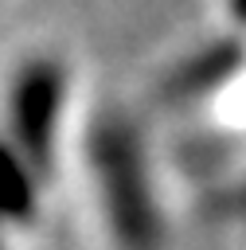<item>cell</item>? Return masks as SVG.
I'll return each mask as SVG.
<instances>
[{"instance_id":"obj_2","label":"cell","mask_w":246,"mask_h":250,"mask_svg":"<svg viewBox=\"0 0 246 250\" xmlns=\"http://www.w3.org/2000/svg\"><path fill=\"white\" fill-rule=\"evenodd\" d=\"M121 121H102L94 141V164H98V203L109 223V230L129 242L133 250L156 246V211H148L144 172L137 160V148Z\"/></svg>"},{"instance_id":"obj_1","label":"cell","mask_w":246,"mask_h":250,"mask_svg":"<svg viewBox=\"0 0 246 250\" xmlns=\"http://www.w3.org/2000/svg\"><path fill=\"white\" fill-rule=\"evenodd\" d=\"M62 105H66V70L62 62L35 55L23 59L20 70L8 82V102H4V137L8 145L35 168V176H51L55 152H59V125H62Z\"/></svg>"},{"instance_id":"obj_3","label":"cell","mask_w":246,"mask_h":250,"mask_svg":"<svg viewBox=\"0 0 246 250\" xmlns=\"http://www.w3.org/2000/svg\"><path fill=\"white\" fill-rule=\"evenodd\" d=\"M39 176L35 168L0 137V227H31L39 211Z\"/></svg>"}]
</instances>
